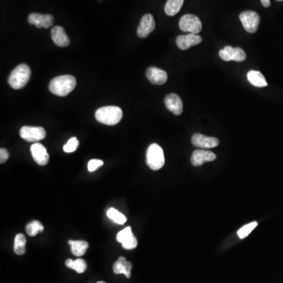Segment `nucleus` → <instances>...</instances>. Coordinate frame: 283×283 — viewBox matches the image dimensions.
<instances>
[{"instance_id": "25", "label": "nucleus", "mask_w": 283, "mask_h": 283, "mask_svg": "<svg viewBox=\"0 0 283 283\" xmlns=\"http://www.w3.org/2000/svg\"><path fill=\"white\" fill-rule=\"evenodd\" d=\"M107 217L111 219L114 223L120 224V225H123L127 221V218L125 215L120 213L118 210L114 209V208H110L107 211Z\"/></svg>"}, {"instance_id": "3", "label": "nucleus", "mask_w": 283, "mask_h": 283, "mask_svg": "<svg viewBox=\"0 0 283 283\" xmlns=\"http://www.w3.org/2000/svg\"><path fill=\"white\" fill-rule=\"evenodd\" d=\"M30 76L31 70L29 65L21 64L11 72L8 78V83L12 88L22 89L27 84Z\"/></svg>"}, {"instance_id": "2", "label": "nucleus", "mask_w": 283, "mask_h": 283, "mask_svg": "<svg viewBox=\"0 0 283 283\" xmlns=\"http://www.w3.org/2000/svg\"><path fill=\"white\" fill-rule=\"evenodd\" d=\"M122 118V110L115 106L101 107L96 113V120L106 125H117Z\"/></svg>"}, {"instance_id": "16", "label": "nucleus", "mask_w": 283, "mask_h": 283, "mask_svg": "<svg viewBox=\"0 0 283 283\" xmlns=\"http://www.w3.org/2000/svg\"><path fill=\"white\" fill-rule=\"evenodd\" d=\"M146 77L153 84L162 85L168 80L167 72L157 67H150L146 70Z\"/></svg>"}, {"instance_id": "8", "label": "nucleus", "mask_w": 283, "mask_h": 283, "mask_svg": "<svg viewBox=\"0 0 283 283\" xmlns=\"http://www.w3.org/2000/svg\"><path fill=\"white\" fill-rule=\"evenodd\" d=\"M219 54L220 58L225 61H235L241 62L246 59V54L240 47L234 48L231 46H227L223 50H220Z\"/></svg>"}, {"instance_id": "29", "label": "nucleus", "mask_w": 283, "mask_h": 283, "mask_svg": "<svg viewBox=\"0 0 283 283\" xmlns=\"http://www.w3.org/2000/svg\"><path fill=\"white\" fill-rule=\"evenodd\" d=\"M103 164H104V163H103V161H101V160L93 159V160H90V161H89L88 164H87V168H88V171L91 172V171H95L97 168L103 166Z\"/></svg>"}, {"instance_id": "14", "label": "nucleus", "mask_w": 283, "mask_h": 283, "mask_svg": "<svg viewBox=\"0 0 283 283\" xmlns=\"http://www.w3.org/2000/svg\"><path fill=\"white\" fill-rule=\"evenodd\" d=\"M31 153L34 161L39 165L44 166L49 162V153L44 145L39 143H34L31 146Z\"/></svg>"}, {"instance_id": "13", "label": "nucleus", "mask_w": 283, "mask_h": 283, "mask_svg": "<svg viewBox=\"0 0 283 283\" xmlns=\"http://www.w3.org/2000/svg\"><path fill=\"white\" fill-rule=\"evenodd\" d=\"M202 40V37L199 35L192 34V33L181 35L176 38V45L180 50L186 51L190 47L200 44Z\"/></svg>"}, {"instance_id": "24", "label": "nucleus", "mask_w": 283, "mask_h": 283, "mask_svg": "<svg viewBox=\"0 0 283 283\" xmlns=\"http://www.w3.org/2000/svg\"><path fill=\"white\" fill-rule=\"evenodd\" d=\"M26 238L23 234H18L15 236L14 251L17 255L22 256L26 253Z\"/></svg>"}, {"instance_id": "26", "label": "nucleus", "mask_w": 283, "mask_h": 283, "mask_svg": "<svg viewBox=\"0 0 283 283\" xmlns=\"http://www.w3.org/2000/svg\"><path fill=\"white\" fill-rule=\"evenodd\" d=\"M26 231L29 236L35 237L39 232L44 231V227L37 220H33L26 226Z\"/></svg>"}, {"instance_id": "27", "label": "nucleus", "mask_w": 283, "mask_h": 283, "mask_svg": "<svg viewBox=\"0 0 283 283\" xmlns=\"http://www.w3.org/2000/svg\"><path fill=\"white\" fill-rule=\"evenodd\" d=\"M257 225L258 223L256 222V221H253V222L249 223V224L241 227L238 231V237L241 239H244V238H246L257 227Z\"/></svg>"}, {"instance_id": "11", "label": "nucleus", "mask_w": 283, "mask_h": 283, "mask_svg": "<svg viewBox=\"0 0 283 283\" xmlns=\"http://www.w3.org/2000/svg\"><path fill=\"white\" fill-rule=\"evenodd\" d=\"M156 24L153 15L146 14L141 19L137 29V35L139 38H146L155 29Z\"/></svg>"}, {"instance_id": "21", "label": "nucleus", "mask_w": 283, "mask_h": 283, "mask_svg": "<svg viewBox=\"0 0 283 283\" xmlns=\"http://www.w3.org/2000/svg\"><path fill=\"white\" fill-rule=\"evenodd\" d=\"M68 243L71 245V251H72V254L78 257L83 256L89 247L88 243L87 242L80 241V240H77V241L69 240Z\"/></svg>"}, {"instance_id": "6", "label": "nucleus", "mask_w": 283, "mask_h": 283, "mask_svg": "<svg viewBox=\"0 0 283 283\" xmlns=\"http://www.w3.org/2000/svg\"><path fill=\"white\" fill-rule=\"evenodd\" d=\"M239 19L242 22L244 29L248 33H254L257 31L260 25V16L254 11H244L239 15Z\"/></svg>"}, {"instance_id": "28", "label": "nucleus", "mask_w": 283, "mask_h": 283, "mask_svg": "<svg viewBox=\"0 0 283 283\" xmlns=\"http://www.w3.org/2000/svg\"><path fill=\"white\" fill-rule=\"evenodd\" d=\"M78 146H79V141L76 137H72L64 146L63 150L65 153H72V152L76 151Z\"/></svg>"}, {"instance_id": "20", "label": "nucleus", "mask_w": 283, "mask_h": 283, "mask_svg": "<svg viewBox=\"0 0 283 283\" xmlns=\"http://www.w3.org/2000/svg\"><path fill=\"white\" fill-rule=\"evenodd\" d=\"M248 80L251 84L256 87H263L267 86V81L263 75L259 71L251 70L248 72Z\"/></svg>"}, {"instance_id": "12", "label": "nucleus", "mask_w": 283, "mask_h": 283, "mask_svg": "<svg viewBox=\"0 0 283 283\" xmlns=\"http://www.w3.org/2000/svg\"><path fill=\"white\" fill-rule=\"evenodd\" d=\"M28 22L39 29H48L54 24V17L51 15L33 13L28 17Z\"/></svg>"}, {"instance_id": "1", "label": "nucleus", "mask_w": 283, "mask_h": 283, "mask_svg": "<svg viewBox=\"0 0 283 283\" xmlns=\"http://www.w3.org/2000/svg\"><path fill=\"white\" fill-rule=\"evenodd\" d=\"M76 85V78L71 75L57 76L51 80L49 84V90L55 96H64L74 90Z\"/></svg>"}, {"instance_id": "32", "label": "nucleus", "mask_w": 283, "mask_h": 283, "mask_svg": "<svg viewBox=\"0 0 283 283\" xmlns=\"http://www.w3.org/2000/svg\"><path fill=\"white\" fill-rule=\"evenodd\" d=\"M97 283H107V282H106V281H98Z\"/></svg>"}, {"instance_id": "23", "label": "nucleus", "mask_w": 283, "mask_h": 283, "mask_svg": "<svg viewBox=\"0 0 283 283\" xmlns=\"http://www.w3.org/2000/svg\"><path fill=\"white\" fill-rule=\"evenodd\" d=\"M65 265L69 268L76 270L79 274H82L87 270V263L80 258H78L76 260H72V259H68L65 261Z\"/></svg>"}, {"instance_id": "4", "label": "nucleus", "mask_w": 283, "mask_h": 283, "mask_svg": "<svg viewBox=\"0 0 283 283\" xmlns=\"http://www.w3.org/2000/svg\"><path fill=\"white\" fill-rule=\"evenodd\" d=\"M164 155L162 148L159 145L153 143L146 151V164L152 170L157 171L164 166Z\"/></svg>"}, {"instance_id": "22", "label": "nucleus", "mask_w": 283, "mask_h": 283, "mask_svg": "<svg viewBox=\"0 0 283 283\" xmlns=\"http://www.w3.org/2000/svg\"><path fill=\"white\" fill-rule=\"evenodd\" d=\"M184 0H168L164 6V11L168 16H174L179 13Z\"/></svg>"}, {"instance_id": "18", "label": "nucleus", "mask_w": 283, "mask_h": 283, "mask_svg": "<svg viewBox=\"0 0 283 283\" xmlns=\"http://www.w3.org/2000/svg\"><path fill=\"white\" fill-rule=\"evenodd\" d=\"M51 38L54 44L58 47H68L70 44V40L65 33V29L61 26H55L51 30Z\"/></svg>"}, {"instance_id": "31", "label": "nucleus", "mask_w": 283, "mask_h": 283, "mask_svg": "<svg viewBox=\"0 0 283 283\" xmlns=\"http://www.w3.org/2000/svg\"><path fill=\"white\" fill-rule=\"evenodd\" d=\"M261 1L262 5L264 8H269L270 6V0H260Z\"/></svg>"}, {"instance_id": "9", "label": "nucleus", "mask_w": 283, "mask_h": 283, "mask_svg": "<svg viewBox=\"0 0 283 283\" xmlns=\"http://www.w3.org/2000/svg\"><path fill=\"white\" fill-rule=\"evenodd\" d=\"M117 241L122 245L124 249L132 250L137 247V239L134 236L131 227H126L117 235Z\"/></svg>"}, {"instance_id": "33", "label": "nucleus", "mask_w": 283, "mask_h": 283, "mask_svg": "<svg viewBox=\"0 0 283 283\" xmlns=\"http://www.w3.org/2000/svg\"><path fill=\"white\" fill-rule=\"evenodd\" d=\"M277 1H283V0H277Z\"/></svg>"}, {"instance_id": "15", "label": "nucleus", "mask_w": 283, "mask_h": 283, "mask_svg": "<svg viewBox=\"0 0 283 283\" xmlns=\"http://www.w3.org/2000/svg\"><path fill=\"white\" fill-rule=\"evenodd\" d=\"M216 159H217V156L212 151L197 150L192 154V163L194 166L199 167L206 162L214 161Z\"/></svg>"}, {"instance_id": "30", "label": "nucleus", "mask_w": 283, "mask_h": 283, "mask_svg": "<svg viewBox=\"0 0 283 283\" xmlns=\"http://www.w3.org/2000/svg\"><path fill=\"white\" fill-rule=\"evenodd\" d=\"M10 154L6 149L1 148L0 150V163L4 164L9 159Z\"/></svg>"}, {"instance_id": "10", "label": "nucleus", "mask_w": 283, "mask_h": 283, "mask_svg": "<svg viewBox=\"0 0 283 283\" xmlns=\"http://www.w3.org/2000/svg\"><path fill=\"white\" fill-rule=\"evenodd\" d=\"M192 143L194 146L202 149H212L218 146V139L209 137L200 133H195L192 135Z\"/></svg>"}, {"instance_id": "7", "label": "nucleus", "mask_w": 283, "mask_h": 283, "mask_svg": "<svg viewBox=\"0 0 283 283\" xmlns=\"http://www.w3.org/2000/svg\"><path fill=\"white\" fill-rule=\"evenodd\" d=\"M20 135L27 142L35 143L46 137V131L42 127L24 126L21 128Z\"/></svg>"}, {"instance_id": "19", "label": "nucleus", "mask_w": 283, "mask_h": 283, "mask_svg": "<svg viewBox=\"0 0 283 283\" xmlns=\"http://www.w3.org/2000/svg\"><path fill=\"white\" fill-rule=\"evenodd\" d=\"M132 269V263L127 261L126 259L123 256L118 258V260L114 263V266H113V270L116 274H125L128 278L131 277Z\"/></svg>"}, {"instance_id": "5", "label": "nucleus", "mask_w": 283, "mask_h": 283, "mask_svg": "<svg viewBox=\"0 0 283 283\" xmlns=\"http://www.w3.org/2000/svg\"><path fill=\"white\" fill-rule=\"evenodd\" d=\"M179 29L182 32L199 34L202 29V24L198 17L194 15H185L181 18L179 21Z\"/></svg>"}, {"instance_id": "17", "label": "nucleus", "mask_w": 283, "mask_h": 283, "mask_svg": "<svg viewBox=\"0 0 283 283\" xmlns=\"http://www.w3.org/2000/svg\"><path fill=\"white\" fill-rule=\"evenodd\" d=\"M166 107L175 115H181L182 113V102L176 94H169L164 99Z\"/></svg>"}]
</instances>
